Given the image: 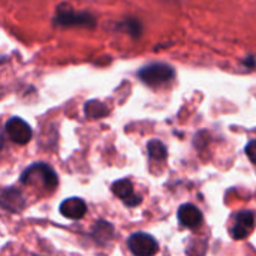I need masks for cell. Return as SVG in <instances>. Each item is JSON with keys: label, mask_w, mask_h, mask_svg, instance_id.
Returning <instances> with one entry per match:
<instances>
[{"label": "cell", "mask_w": 256, "mask_h": 256, "mask_svg": "<svg viewBox=\"0 0 256 256\" xmlns=\"http://www.w3.org/2000/svg\"><path fill=\"white\" fill-rule=\"evenodd\" d=\"M21 183L30 188H39L46 192H54L58 186L56 171L46 164L30 165L21 176Z\"/></svg>", "instance_id": "cell-1"}, {"label": "cell", "mask_w": 256, "mask_h": 256, "mask_svg": "<svg viewBox=\"0 0 256 256\" xmlns=\"http://www.w3.org/2000/svg\"><path fill=\"white\" fill-rule=\"evenodd\" d=\"M174 76V69L165 63H152L138 70V78L150 87H156L171 81Z\"/></svg>", "instance_id": "cell-2"}, {"label": "cell", "mask_w": 256, "mask_h": 256, "mask_svg": "<svg viewBox=\"0 0 256 256\" xmlns=\"http://www.w3.org/2000/svg\"><path fill=\"white\" fill-rule=\"evenodd\" d=\"M54 24L62 27H72V26H82V27H93L94 18L86 12H75L72 8L66 4L58 6L57 15L54 18Z\"/></svg>", "instance_id": "cell-3"}, {"label": "cell", "mask_w": 256, "mask_h": 256, "mask_svg": "<svg viewBox=\"0 0 256 256\" xmlns=\"http://www.w3.org/2000/svg\"><path fill=\"white\" fill-rule=\"evenodd\" d=\"M128 248L135 256H154L159 250L158 242L147 232H135L128 238Z\"/></svg>", "instance_id": "cell-4"}, {"label": "cell", "mask_w": 256, "mask_h": 256, "mask_svg": "<svg viewBox=\"0 0 256 256\" xmlns=\"http://www.w3.org/2000/svg\"><path fill=\"white\" fill-rule=\"evenodd\" d=\"M256 216L250 210H242L234 218V225L231 226V236L234 240H243L250 236L255 230Z\"/></svg>", "instance_id": "cell-5"}, {"label": "cell", "mask_w": 256, "mask_h": 256, "mask_svg": "<svg viewBox=\"0 0 256 256\" xmlns=\"http://www.w3.org/2000/svg\"><path fill=\"white\" fill-rule=\"evenodd\" d=\"M4 130H6V135L9 136V140L15 144H27L30 140H32V128L28 126L27 122H24L22 118L20 117H12L6 122V126H4Z\"/></svg>", "instance_id": "cell-6"}, {"label": "cell", "mask_w": 256, "mask_h": 256, "mask_svg": "<svg viewBox=\"0 0 256 256\" xmlns=\"http://www.w3.org/2000/svg\"><path fill=\"white\" fill-rule=\"evenodd\" d=\"M111 190H112V194H114L117 198H120V200L124 202V206H128V207H136V206H140L141 201H142V198H141L140 195L135 194L134 184H132L130 180H128V178H122V180L114 182L112 186H111Z\"/></svg>", "instance_id": "cell-7"}, {"label": "cell", "mask_w": 256, "mask_h": 256, "mask_svg": "<svg viewBox=\"0 0 256 256\" xmlns=\"http://www.w3.org/2000/svg\"><path fill=\"white\" fill-rule=\"evenodd\" d=\"M177 218L182 226L189 228V230H196L202 225V213L201 210L194 206V204H183L180 206L178 212H177Z\"/></svg>", "instance_id": "cell-8"}, {"label": "cell", "mask_w": 256, "mask_h": 256, "mask_svg": "<svg viewBox=\"0 0 256 256\" xmlns=\"http://www.w3.org/2000/svg\"><path fill=\"white\" fill-rule=\"evenodd\" d=\"M62 216H64L66 219H70V220H80L86 216L87 213V204L78 198V196H74V198H68L64 201H62L60 207H58Z\"/></svg>", "instance_id": "cell-9"}, {"label": "cell", "mask_w": 256, "mask_h": 256, "mask_svg": "<svg viewBox=\"0 0 256 256\" xmlns=\"http://www.w3.org/2000/svg\"><path fill=\"white\" fill-rule=\"evenodd\" d=\"M2 206L8 212H20L26 206L22 194L15 188H6L2 194Z\"/></svg>", "instance_id": "cell-10"}, {"label": "cell", "mask_w": 256, "mask_h": 256, "mask_svg": "<svg viewBox=\"0 0 256 256\" xmlns=\"http://www.w3.org/2000/svg\"><path fill=\"white\" fill-rule=\"evenodd\" d=\"M84 111H86V116L90 118H102L110 112L106 105H104L99 100H88L84 105Z\"/></svg>", "instance_id": "cell-11"}, {"label": "cell", "mask_w": 256, "mask_h": 256, "mask_svg": "<svg viewBox=\"0 0 256 256\" xmlns=\"http://www.w3.org/2000/svg\"><path fill=\"white\" fill-rule=\"evenodd\" d=\"M147 152H148V156L152 160H156V162H162L166 159L168 153H166V147L158 141V140H152L148 144H147Z\"/></svg>", "instance_id": "cell-12"}, {"label": "cell", "mask_w": 256, "mask_h": 256, "mask_svg": "<svg viewBox=\"0 0 256 256\" xmlns=\"http://www.w3.org/2000/svg\"><path fill=\"white\" fill-rule=\"evenodd\" d=\"M246 154L250 159V162H254L256 165V140H252L248 146H246Z\"/></svg>", "instance_id": "cell-13"}]
</instances>
